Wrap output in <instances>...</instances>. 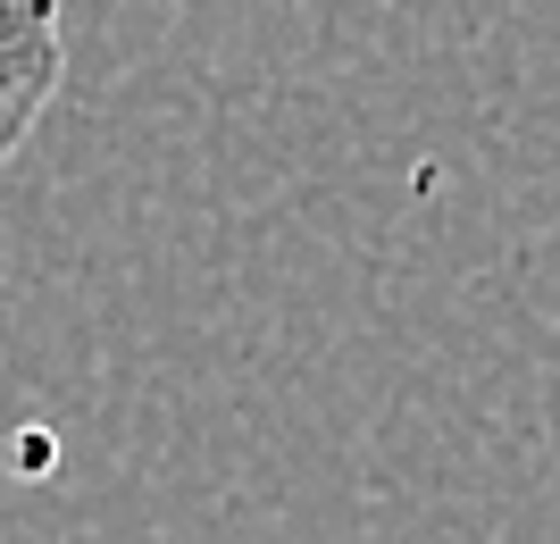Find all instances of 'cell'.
I'll return each instance as SVG.
<instances>
[{
    "label": "cell",
    "instance_id": "obj_1",
    "mask_svg": "<svg viewBox=\"0 0 560 544\" xmlns=\"http://www.w3.org/2000/svg\"><path fill=\"white\" fill-rule=\"evenodd\" d=\"M68 68V18L59 0H0V160L43 126Z\"/></svg>",
    "mask_w": 560,
    "mask_h": 544
}]
</instances>
